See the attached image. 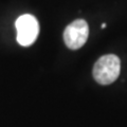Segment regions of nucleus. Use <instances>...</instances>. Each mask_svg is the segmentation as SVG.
<instances>
[{
    "label": "nucleus",
    "mask_w": 127,
    "mask_h": 127,
    "mask_svg": "<svg viewBox=\"0 0 127 127\" xmlns=\"http://www.w3.org/2000/svg\"><path fill=\"white\" fill-rule=\"evenodd\" d=\"M102 28H103V29H104V28H106V23H103V25H102Z\"/></svg>",
    "instance_id": "20e7f679"
},
{
    "label": "nucleus",
    "mask_w": 127,
    "mask_h": 127,
    "mask_svg": "<svg viewBox=\"0 0 127 127\" xmlns=\"http://www.w3.org/2000/svg\"><path fill=\"white\" fill-rule=\"evenodd\" d=\"M17 30V41L22 47H29L36 40L39 33V25L36 17L31 14L21 15L15 22Z\"/></svg>",
    "instance_id": "f03ea898"
},
{
    "label": "nucleus",
    "mask_w": 127,
    "mask_h": 127,
    "mask_svg": "<svg viewBox=\"0 0 127 127\" xmlns=\"http://www.w3.org/2000/svg\"><path fill=\"white\" fill-rule=\"evenodd\" d=\"M89 36V27L84 19H76L64 31L65 45L71 50H78L86 43Z\"/></svg>",
    "instance_id": "7ed1b4c3"
},
{
    "label": "nucleus",
    "mask_w": 127,
    "mask_h": 127,
    "mask_svg": "<svg viewBox=\"0 0 127 127\" xmlns=\"http://www.w3.org/2000/svg\"><path fill=\"white\" fill-rule=\"evenodd\" d=\"M121 71V61L117 55L101 56L93 66V77L101 85H109L117 81Z\"/></svg>",
    "instance_id": "f257e3e1"
}]
</instances>
